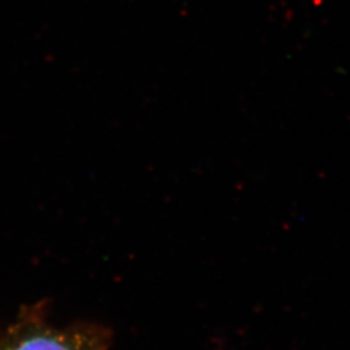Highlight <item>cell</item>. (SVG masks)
<instances>
[{
  "mask_svg": "<svg viewBox=\"0 0 350 350\" xmlns=\"http://www.w3.org/2000/svg\"><path fill=\"white\" fill-rule=\"evenodd\" d=\"M5 350H75V348L63 338L43 334L23 338Z\"/></svg>",
  "mask_w": 350,
  "mask_h": 350,
  "instance_id": "1",
  "label": "cell"
}]
</instances>
